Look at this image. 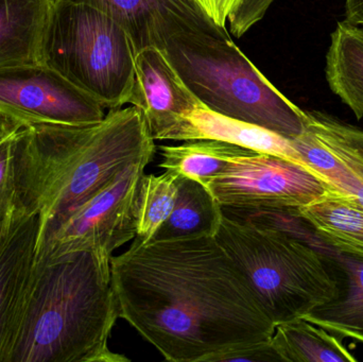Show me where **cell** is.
I'll use <instances>...</instances> for the list:
<instances>
[{
    "mask_svg": "<svg viewBox=\"0 0 363 362\" xmlns=\"http://www.w3.org/2000/svg\"><path fill=\"white\" fill-rule=\"evenodd\" d=\"M119 318L172 362L272 339L275 324L215 237L143 242L111 259Z\"/></svg>",
    "mask_w": 363,
    "mask_h": 362,
    "instance_id": "1",
    "label": "cell"
},
{
    "mask_svg": "<svg viewBox=\"0 0 363 362\" xmlns=\"http://www.w3.org/2000/svg\"><path fill=\"white\" fill-rule=\"evenodd\" d=\"M136 106L111 110L94 125H25L15 148L17 210L40 225L82 203L128 167L155 154Z\"/></svg>",
    "mask_w": 363,
    "mask_h": 362,
    "instance_id": "2",
    "label": "cell"
},
{
    "mask_svg": "<svg viewBox=\"0 0 363 362\" xmlns=\"http://www.w3.org/2000/svg\"><path fill=\"white\" fill-rule=\"evenodd\" d=\"M118 303L91 251L35 261L4 362L130 361L108 348Z\"/></svg>",
    "mask_w": 363,
    "mask_h": 362,
    "instance_id": "3",
    "label": "cell"
},
{
    "mask_svg": "<svg viewBox=\"0 0 363 362\" xmlns=\"http://www.w3.org/2000/svg\"><path fill=\"white\" fill-rule=\"evenodd\" d=\"M164 52L209 110L290 140L304 131L306 111L281 94L232 38L182 32L168 40Z\"/></svg>",
    "mask_w": 363,
    "mask_h": 362,
    "instance_id": "4",
    "label": "cell"
},
{
    "mask_svg": "<svg viewBox=\"0 0 363 362\" xmlns=\"http://www.w3.org/2000/svg\"><path fill=\"white\" fill-rule=\"evenodd\" d=\"M215 238L275 325L304 318L336 295L325 257L300 238L224 214Z\"/></svg>",
    "mask_w": 363,
    "mask_h": 362,
    "instance_id": "5",
    "label": "cell"
},
{
    "mask_svg": "<svg viewBox=\"0 0 363 362\" xmlns=\"http://www.w3.org/2000/svg\"><path fill=\"white\" fill-rule=\"evenodd\" d=\"M43 63L104 108L129 103L135 51L125 30L94 6L55 0L42 42Z\"/></svg>",
    "mask_w": 363,
    "mask_h": 362,
    "instance_id": "6",
    "label": "cell"
},
{
    "mask_svg": "<svg viewBox=\"0 0 363 362\" xmlns=\"http://www.w3.org/2000/svg\"><path fill=\"white\" fill-rule=\"evenodd\" d=\"M149 164H133L99 193L40 225L35 261L91 251L111 264L113 252L135 238L138 191Z\"/></svg>",
    "mask_w": 363,
    "mask_h": 362,
    "instance_id": "7",
    "label": "cell"
},
{
    "mask_svg": "<svg viewBox=\"0 0 363 362\" xmlns=\"http://www.w3.org/2000/svg\"><path fill=\"white\" fill-rule=\"evenodd\" d=\"M223 208L298 210L328 191L306 168L277 155L249 150L207 184Z\"/></svg>",
    "mask_w": 363,
    "mask_h": 362,
    "instance_id": "8",
    "label": "cell"
},
{
    "mask_svg": "<svg viewBox=\"0 0 363 362\" xmlns=\"http://www.w3.org/2000/svg\"><path fill=\"white\" fill-rule=\"evenodd\" d=\"M0 116L23 125H85L104 108L43 62L0 68Z\"/></svg>",
    "mask_w": 363,
    "mask_h": 362,
    "instance_id": "9",
    "label": "cell"
},
{
    "mask_svg": "<svg viewBox=\"0 0 363 362\" xmlns=\"http://www.w3.org/2000/svg\"><path fill=\"white\" fill-rule=\"evenodd\" d=\"M291 140L328 191L363 208V130L334 115L306 111L304 131Z\"/></svg>",
    "mask_w": 363,
    "mask_h": 362,
    "instance_id": "10",
    "label": "cell"
},
{
    "mask_svg": "<svg viewBox=\"0 0 363 362\" xmlns=\"http://www.w3.org/2000/svg\"><path fill=\"white\" fill-rule=\"evenodd\" d=\"M87 4L112 17L127 32L138 55L143 49L164 50L168 40L182 32H202L230 38L218 27L199 0H64Z\"/></svg>",
    "mask_w": 363,
    "mask_h": 362,
    "instance_id": "11",
    "label": "cell"
},
{
    "mask_svg": "<svg viewBox=\"0 0 363 362\" xmlns=\"http://www.w3.org/2000/svg\"><path fill=\"white\" fill-rule=\"evenodd\" d=\"M129 103L144 115L153 140H168L186 115L204 106L157 47L135 55V81Z\"/></svg>",
    "mask_w": 363,
    "mask_h": 362,
    "instance_id": "12",
    "label": "cell"
},
{
    "mask_svg": "<svg viewBox=\"0 0 363 362\" xmlns=\"http://www.w3.org/2000/svg\"><path fill=\"white\" fill-rule=\"evenodd\" d=\"M290 233L324 255L336 281L334 299L303 319L339 337L363 344V257L335 250L301 217L292 223Z\"/></svg>",
    "mask_w": 363,
    "mask_h": 362,
    "instance_id": "13",
    "label": "cell"
},
{
    "mask_svg": "<svg viewBox=\"0 0 363 362\" xmlns=\"http://www.w3.org/2000/svg\"><path fill=\"white\" fill-rule=\"evenodd\" d=\"M38 215L15 213L0 225V362L6 361L21 300L35 264Z\"/></svg>",
    "mask_w": 363,
    "mask_h": 362,
    "instance_id": "14",
    "label": "cell"
},
{
    "mask_svg": "<svg viewBox=\"0 0 363 362\" xmlns=\"http://www.w3.org/2000/svg\"><path fill=\"white\" fill-rule=\"evenodd\" d=\"M194 140H222L256 152L283 157L311 171L290 138L259 125L218 114L205 106L186 115L168 137V140L182 142Z\"/></svg>",
    "mask_w": 363,
    "mask_h": 362,
    "instance_id": "15",
    "label": "cell"
},
{
    "mask_svg": "<svg viewBox=\"0 0 363 362\" xmlns=\"http://www.w3.org/2000/svg\"><path fill=\"white\" fill-rule=\"evenodd\" d=\"M55 0H0V68L42 62Z\"/></svg>",
    "mask_w": 363,
    "mask_h": 362,
    "instance_id": "16",
    "label": "cell"
},
{
    "mask_svg": "<svg viewBox=\"0 0 363 362\" xmlns=\"http://www.w3.org/2000/svg\"><path fill=\"white\" fill-rule=\"evenodd\" d=\"M326 80L335 95L363 119V26L339 21L326 55Z\"/></svg>",
    "mask_w": 363,
    "mask_h": 362,
    "instance_id": "17",
    "label": "cell"
},
{
    "mask_svg": "<svg viewBox=\"0 0 363 362\" xmlns=\"http://www.w3.org/2000/svg\"><path fill=\"white\" fill-rule=\"evenodd\" d=\"M296 213L335 250L363 257V208L359 204L328 191Z\"/></svg>",
    "mask_w": 363,
    "mask_h": 362,
    "instance_id": "18",
    "label": "cell"
},
{
    "mask_svg": "<svg viewBox=\"0 0 363 362\" xmlns=\"http://www.w3.org/2000/svg\"><path fill=\"white\" fill-rule=\"evenodd\" d=\"M222 218V206L208 187L194 179L180 176L174 210L152 240L215 237Z\"/></svg>",
    "mask_w": 363,
    "mask_h": 362,
    "instance_id": "19",
    "label": "cell"
},
{
    "mask_svg": "<svg viewBox=\"0 0 363 362\" xmlns=\"http://www.w3.org/2000/svg\"><path fill=\"white\" fill-rule=\"evenodd\" d=\"M272 344L281 361H358L342 338L303 318L275 325Z\"/></svg>",
    "mask_w": 363,
    "mask_h": 362,
    "instance_id": "20",
    "label": "cell"
},
{
    "mask_svg": "<svg viewBox=\"0 0 363 362\" xmlns=\"http://www.w3.org/2000/svg\"><path fill=\"white\" fill-rule=\"evenodd\" d=\"M160 167L207 184L221 174L232 159L250 149L216 140H185L180 146H161Z\"/></svg>",
    "mask_w": 363,
    "mask_h": 362,
    "instance_id": "21",
    "label": "cell"
},
{
    "mask_svg": "<svg viewBox=\"0 0 363 362\" xmlns=\"http://www.w3.org/2000/svg\"><path fill=\"white\" fill-rule=\"evenodd\" d=\"M180 174L165 170L161 176L144 174L136 204V239L149 242L174 210Z\"/></svg>",
    "mask_w": 363,
    "mask_h": 362,
    "instance_id": "22",
    "label": "cell"
},
{
    "mask_svg": "<svg viewBox=\"0 0 363 362\" xmlns=\"http://www.w3.org/2000/svg\"><path fill=\"white\" fill-rule=\"evenodd\" d=\"M23 123L0 116V225L17 210L15 148Z\"/></svg>",
    "mask_w": 363,
    "mask_h": 362,
    "instance_id": "23",
    "label": "cell"
},
{
    "mask_svg": "<svg viewBox=\"0 0 363 362\" xmlns=\"http://www.w3.org/2000/svg\"><path fill=\"white\" fill-rule=\"evenodd\" d=\"M235 361H281L273 346L272 339L259 344H250L232 349L211 357L208 362H235Z\"/></svg>",
    "mask_w": 363,
    "mask_h": 362,
    "instance_id": "24",
    "label": "cell"
},
{
    "mask_svg": "<svg viewBox=\"0 0 363 362\" xmlns=\"http://www.w3.org/2000/svg\"><path fill=\"white\" fill-rule=\"evenodd\" d=\"M243 0H199L205 12L218 27L225 29L226 21Z\"/></svg>",
    "mask_w": 363,
    "mask_h": 362,
    "instance_id": "25",
    "label": "cell"
},
{
    "mask_svg": "<svg viewBox=\"0 0 363 362\" xmlns=\"http://www.w3.org/2000/svg\"><path fill=\"white\" fill-rule=\"evenodd\" d=\"M345 19L363 26V0H345Z\"/></svg>",
    "mask_w": 363,
    "mask_h": 362,
    "instance_id": "26",
    "label": "cell"
}]
</instances>
